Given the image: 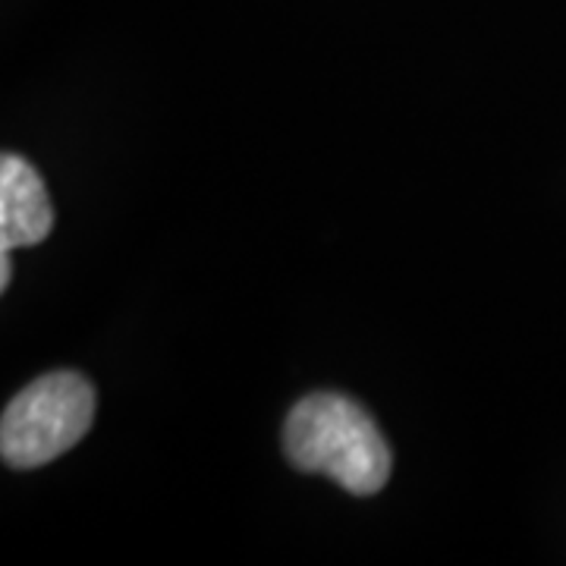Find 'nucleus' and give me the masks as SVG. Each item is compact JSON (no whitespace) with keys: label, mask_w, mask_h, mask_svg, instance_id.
Listing matches in <instances>:
<instances>
[{"label":"nucleus","mask_w":566,"mask_h":566,"mask_svg":"<svg viewBox=\"0 0 566 566\" xmlns=\"http://www.w3.org/2000/svg\"><path fill=\"white\" fill-rule=\"evenodd\" d=\"M95 390L76 371H54L20 390L3 409L0 453L13 469L51 463L88 434Z\"/></svg>","instance_id":"nucleus-2"},{"label":"nucleus","mask_w":566,"mask_h":566,"mask_svg":"<svg viewBox=\"0 0 566 566\" xmlns=\"http://www.w3.org/2000/svg\"><path fill=\"white\" fill-rule=\"evenodd\" d=\"M54 227V208L41 174L7 151L0 158V249L41 243Z\"/></svg>","instance_id":"nucleus-3"},{"label":"nucleus","mask_w":566,"mask_h":566,"mask_svg":"<svg viewBox=\"0 0 566 566\" xmlns=\"http://www.w3.org/2000/svg\"><path fill=\"white\" fill-rule=\"evenodd\" d=\"M286 460L327 475L349 494H378L390 479V447L363 406L340 394H308L283 424Z\"/></svg>","instance_id":"nucleus-1"},{"label":"nucleus","mask_w":566,"mask_h":566,"mask_svg":"<svg viewBox=\"0 0 566 566\" xmlns=\"http://www.w3.org/2000/svg\"><path fill=\"white\" fill-rule=\"evenodd\" d=\"M10 252H13V249H0V290L10 286V274H13V268H10Z\"/></svg>","instance_id":"nucleus-4"}]
</instances>
